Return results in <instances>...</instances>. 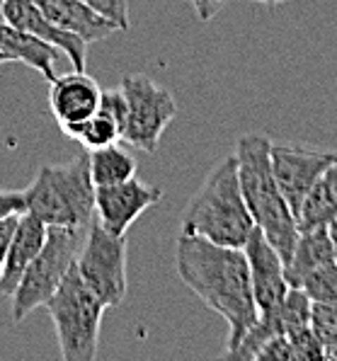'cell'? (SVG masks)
I'll return each instance as SVG.
<instances>
[{
	"label": "cell",
	"mask_w": 337,
	"mask_h": 361,
	"mask_svg": "<svg viewBox=\"0 0 337 361\" xmlns=\"http://www.w3.org/2000/svg\"><path fill=\"white\" fill-rule=\"evenodd\" d=\"M250 267V281H252V296H255L257 315L274 313L284 301L286 291H289V281L284 276V259L272 243L262 235V231L255 228L252 235L247 238L245 247H243Z\"/></svg>",
	"instance_id": "obj_11"
},
{
	"label": "cell",
	"mask_w": 337,
	"mask_h": 361,
	"mask_svg": "<svg viewBox=\"0 0 337 361\" xmlns=\"http://www.w3.org/2000/svg\"><path fill=\"white\" fill-rule=\"evenodd\" d=\"M313 303H337V262H328L303 276L301 286Z\"/></svg>",
	"instance_id": "obj_21"
},
{
	"label": "cell",
	"mask_w": 337,
	"mask_h": 361,
	"mask_svg": "<svg viewBox=\"0 0 337 361\" xmlns=\"http://www.w3.org/2000/svg\"><path fill=\"white\" fill-rule=\"evenodd\" d=\"M269 138L262 133H245L235 143V160H238V180L250 211L255 228L272 243V247L289 259L298 238V224L294 211L289 209L284 194L279 192L274 180L272 163H269Z\"/></svg>",
	"instance_id": "obj_3"
},
{
	"label": "cell",
	"mask_w": 337,
	"mask_h": 361,
	"mask_svg": "<svg viewBox=\"0 0 337 361\" xmlns=\"http://www.w3.org/2000/svg\"><path fill=\"white\" fill-rule=\"evenodd\" d=\"M102 87L85 71H71L49 80V109L61 129L73 126L92 116L99 107Z\"/></svg>",
	"instance_id": "obj_12"
},
{
	"label": "cell",
	"mask_w": 337,
	"mask_h": 361,
	"mask_svg": "<svg viewBox=\"0 0 337 361\" xmlns=\"http://www.w3.org/2000/svg\"><path fill=\"white\" fill-rule=\"evenodd\" d=\"M47 310L54 320L63 361H92L97 357L99 325L107 305L97 298L78 269H71L61 286L51 293Z\"/></svg>",
	"instance_id": "obj_5"
},
{
	"label": "cell",
	"mask_w": 337,
	"mask_h": 361,
	"mask_svg": "<svg viewBox=\"0 0 337 361\" xmlns=\"http://www.w3.org/2000/svg\"><path fill=\"white\" fill-rule=\"evenodd\" d=\"M0 54L10 56V61L27 63L42 78H47V80H54V78H56V73H54V63L59 61V49L47 42H42L39 37L30 35V32L8 25V22L0 25Z\"/></svg>",
	"instance_id": "obj_16"
},
{
	"label": "cell",
	"mask_w": 337,
	"mask_h": 361,
	"mask_svg": "<svg viewBox=\"0 0 337 361\" xmlns=\"http://www.w3.org/2000/svg\"><path fill=\"white\" fill-rule=\"evenodd\" d=\"M68 138L78 141L85 151H97V148H104L109 143H117L121 141V126L112 116H107L104 112H97L92 116H87L85 121L80 124H73V126H66L61 129Z\"/></svg>",
	"instance_id": "obj_20"
},
{
	"label": "cell",
	"mask_w": 337,
	"mask_h": 361,
	"mask_svg": "<svg viewBox=\"0 0 337 361\" xmlns=\"http://www.w3.org/2000/svg\"><path fill=\"white\" fill-rule=\"evenodd\" d=\"M330 240H333V255H335V262H337V221L330 224Z\"/></svg>",
	"instance_id": "obj_27"
},
{
	"label": "cell",
	"mask_w": 337,
	"mask_h": 361,
	"mask_svg": "<svg viewBox=\"0 0 337 361\" xmlns=\"http://www.w3.org/2000/svg\"><path fill=\"white\" fill-rule=\"evenodd\" d=\"M47 231L49 226L30 211H22L18 216V226L10 238L8 257H5L3 274H0V293L3 296H13L25 269L32 264V259L37 257V252L47 240Z\"/></svg>",
	"instance_id": "obj_14"
},
{
	"label": "cell",
	"mask_w": 337,
	"mask_h": 361,
	"mask_svg": "<svg viewBox=\"0 0 337 361\" xmlns=\"http://www.w3.org/2000/svg\"><path fill=\"white\" fill-rule=\"evenodd\" d=\"M87 165L95 187L119 185L131 177H136V158L126 148L117 143H109L97 151H87Z\"/></svg>",
	"instance_id": "obj_19"
},
{
	"label": "cell",
	"mask_w": 337,
	"mask_h": 361,
	"mask_svg": "<svg viewBox=\"0 0 337 361\" xmlns=\"http://www.w3.org/2000/svg\"><path fill=\"white\" fill-rule=\"evenodd\" d=\"M25 211V190H0V219Z\"/></svg>",
	"instance_id": "obj_24"
},
{
	"label": "cell",
	"mask_w": 337,
	"mask_h": 361,
	"mask_svg": "<svg viewBox=\"0 0 337 361\" xmlns=\"http://www.w3.org/2000/svg\"><path fill=\"white\" fill-rule=\"evenodd\" d=\"M311 327L325 347V359L337 352V303H313Z\"/></svg>",
	"instance_id": "obj_22"
},
{
	"label": "cell",
	"mask_w": 337,
	"mask_h": 361,
	"mask_svg": "<svg viewBox=\"0 0 337 361\" xmlns=\"http://www.w3.org/2000/svg\"><path fill=\"white\" fill-rule=\"evenodd\" d=\"M82 3H87L104 18L117 22L121 32L129 30V5H126V0H82Z\"/></svg>",
	"instance_id": "obj_23"
},
{
	"label": "cell",
	"mask_w": 337,
	"mask_h": 361,
	"mask_svg": "<svg viewBox=\"0 0 337 361\" xmlns=\"http://www.w3.org/2000/svg\"><path fill=\"white\" fill-rule=\"evenodd\" d=\"M335 262L333 240H330V226L301 231L289 259L284 262V276L289 286H301L303 276L311 274L318 267Z\"/></svg>",
	"instance_id": "obj_17"
},
{
	"label": "cell",
	"mask_w": 337,
	"mask_h": 361,
	"mask_svg": "<svg viewBox=\"0 0 337 361\" xmlns=\"http://www.w3.org/2000/svg\"><path fill=\"white\" fill-rule=\"evenodd\" d=\"M337 221V158L325 168L316 180L311 192L306 194L301 209L296 214L298 231L320 228Z\"/></svg>",
	"instance_id": "obj_18"
},
{
	"label": "cell",
	"mask_w": 337,
	"mask_h": 361,
	"mask_svg": "<svg viewBox=\"0 0 337 361\" xmlns=\"http://www.w3.org/2000/svg\"><path fill=\"white\" fill-rule=\"evenodd\" d=\"M226 3H228V0H192V5H195V10H197V18L202 22L216 18Z\"/></svg>",
	"instance_id": "obj_26"
},
{
	"label": "cell",
	"mask_w": 337,
	"mask_h": 361,
	"mask_svg": "<svg viewBox=\"0 0 337 361\" xmlns=\"http://www.w3.org/2000/svg\"><path fill=\"white\" fill-rule=\"evenodd\" d=\"M80 279L107 308H117L126 296V235H114L92 221L75 259Z\"/></svg>",
	"instance_id": "obj_8"
},
{
	"label": "cell",
	"mask_w": 337,
	"mask_h": 361,
	"mask_svg": "<svg viewBox=\"0 0 337 361\" xmlns=\"http://www.w3.org/2000/svg\"><path fill=\"white\" fill-rule=\"evenodd\" d=\"M87 228H66V226H49L47 240L32 264L25 269L18 288L13 291V305L10 315L13 323H22L32 310H37L51 298V293L61 286L71 269L75 267V259L80 255V247L87 238Z\"/></svg>",
	"instance_id": "obj_6"
},
{
	"label": "cell",
	"mask_w": 337,
	"mask_h": 361,
	"mask_svg": "<svg viewBox=\"0 0 337 361\" xmlns=\"http://www.w3.org/2000/svg\"><path fill=\"white\" fill-rule=\"evenodd\" d=\"M18 216H5L0 219V274H3V267H5V257H8V247H10V238L15 233V226H18Z\"/></svg>",
	"instance_id": "obj_25"
},
{
	"label": "cell",
	"mask_w": 337,
	"mask_h": 361,
	"mask_svg": "<svg viewBox=\"0 0 337 361\" xmlns=\"http://www.w3.org/2000/svg\"><path fill=\"white\" fill-rule=\"evenodd\" d=\"M3 63H13V61H10V56H5V54H0V66Z\"/></svg>",
	"instance_id": "obj_29"
},
{
	"label": "cell",
	"mask_w": 337,
	"mask_h": 361,
	"mask_svg": "<svg viewBox=\"0 0 337 361\" xmlns=\"http://www.w3.org/2000/svg\"><path fill=\"white\" fill-rule=\"evenodd\" d=\"M25 211L47 226L87 228L95 221V185L87 151L63 165H42L25 190Z\"/></svg>",
	"instance_id": "obj_4"
},
{
	"label": "cell",
	"mask_w": 337,
	"mask_h": 361,
	"mask_svg": "<svg viewBox=\"0 0 337 361\" xmlns=\"http://www.w3.org/2000/svg\"><path fill=\"white\" fill-rule=\"evenodd\" d=\"M252 3H264V5H279V3H291V0H252Z\"/></svg>",
	"instance_id": "obj_28"
},
{
	"label": "cell",
	"mask_w": 337,
	"mask_h": 361,
	"mask_svg": "<svg viewBox=\"0 0 337 361\" xmlns=\"http://www.w3.org/2000/svg\"><path fill=\"white\" fill-rule=\"evenodd\" d=\"M5 22V15H3V0H0V25Z\"/></svg>",
	"instance_id": "obj_30"
},
{
	"label": "cell",
	"mask_w": 337,
	"mask_h": 361,
	"mask_svg": "<svg viewBox=\"0 0 337 361\" xmlns=\"http://www.w3.org/2000/svg\"><path fill=\"white\" fill-rule=\"evenodd\" d=\"M175 267L187 288L228 323L223 354L233 352L245 332L257 323L250 267L243 247L216 245L202 235L180 231Z\"/></svg>",
	"instance_id": "obj_1"
},
{
	"label": "cell",
	"mask_w": 337,
	"mask_h": 361,
	"mask_svg": "<svg viewBox=\"0 0 337 361\" xmlns=\"http://www.w3.org/2000/svg\"><path fill=\"white\" fill-rule=\"evenodd\" d=\"M182 231L202 235L216 245L245 247L255 231V221L243 197L235 155H226L209 170L182 214Z\"/></svg>",
	"instance_id": "obj_2"
},
{
	"label": "cell",
	"mask_w": 337,
	"mask_h": 361,
	"mask_svg": "<svg viewBox=\"0 0 337 361\" xmlns=\"http://www.w3.org/2000/svg\"><path fill=\"white\" fill-rule=\"evenodd\" d=\"M335 158L337 153L333 151H318V148L294 146V143H269V163H272L274 180L294 216L298 214L311 187L316 185V180Z\"/></svg>",
	"instance_id": "obj_9"
},
{
	"label": "cell",
	"mask_w": 337,
	"mask_h": 361,
	"mask_svg": "<svg viewBox=\"0 0 337 361\" xmlns=\"http://www.w3.org/2000/svg\"><path fill=\"white\" fill-rule=\"evenodd\" d=\"M163 199V190L156 185L131 180L119 185L95 187V221L114 235H126L136 219Z\"/></svg>",
	"instance_id": "obj_10"
},
{
	"label": "cell",
	"mask_w": 337,
	"mask_h": 361,
	"mask_svg": "<svg viewBox=\"0 0 337 361\" xmlns=\"http://www.w3.org/2000/svg\"><path fill=\"white\" fill-rule=\"evenodd\" d=\"M3 15L8 25L30 32V35L39 37L42 42L51 44L59 51H63L75 71H85L87 44L78 35H73V32H66L54 25L32 0H3Z\"/></svg>",
	"instance_id": "obj_13"
},
{
	"label": "cell",
	"mask_w": 337,
	"mask_h": 361,
	"mask_svg": "<svg viewBox=\"0 0 337 361\" xmlns=\"http://www.w3.org/2000/svg\"><path fill=\"white\" fill-rule=\"evenodd\" d=\"M37 8L47 15L56 27L66 32L78 35L85 44L102 42V39L112 37L114 32H121L117 22H112L97 10H92L82 0H32Z\"/></svg>",
	"instance_id": "obj_15"
},
{
	"label": "cell",
	"mask_w": 337,
	"mask_h": 361,
	"mask_svg": "<svg viewBox=\"0 0 337 361\" xmlns=\"http://www.w3.org/2000/svg\"><path fill=\"white\" fill-rule=\"evenodd\" d=\"M119 87L126 97L121 141L139 151L156 153L160 136L178 114V102L173 92L143 73L124 75Z\"/></svg>",
	"instance_id": "obj_7"
}]
</instances>
